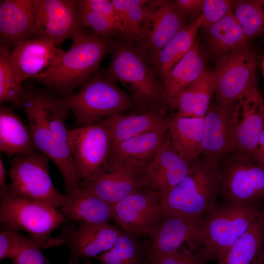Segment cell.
<instances>
[{"mask_svg":"<svg viewBox=\"0 0 264 264\" xmlns=\"http://www.w3.org/2000/svg\"><path fill=\"white\" fill-rule=\"evenodd\" d=\"M202 0H176L173 1L176 7L186 17L201 12Z\"/></svg>","mask_w":264,"mask_h":264,"instance_id":"ee69618b","label":"cell"},{"mask_svg":"<svg viewBox=\"0 0 264 264\" xmlns=\"http://www.w3.org/2000/svg\"><path fill=\"white\" fill-rule=\"evenodd\" d=\"M12 260L13 264H51L41 248L35 246L24 248Z\"/></svg>","mask_w":264,"mask_h":264,"instance_id":"7bdbcfd3","label":"cell"},{"mask_svg":"<svg viewBox=\"0 0 264 264\" xmlns=\"http://www.w3.org/2000/svg\"><path fill=\"white\" fill-rule=\"evenodd\" d=\"M211 260L202 248L197 250L185 248L170 254L148 256L147 264H206Z\"/></svg>","mask_w":264,"mask_h":264,"instance_id":"f35d334b","label":"cell"},{"mask_svg":"<svg viewBox=\"0 0 264 264\" xmlns=\"http://www.w3.org/2000/svg\"><path fill=\"white\" fill-rule=\"evenodd\" d=\"M38 0L0 1V45L9 47L32 39Z\"/></svg>","mask_w":264,"mask_h":264,"instance_id":"44dd1931","label":"cell"},{"mask_svg":"<svg viewBox=\"0 0 264 264\" xmlns=\"http://www.w3.org/2000/svg\"><path fill=\"white\" fill-rule=\"evenodd\" d=\"M79 186L112 205L145 186L142 174L109 160Z\"/></svg>","mask_w":264,"mask_h":264,"instance_id":"e0dca14e","label":"cell"},{"mask_svg":"<svg viewBox=\"0 0 264 264\" xmlns=\"http://www.w3.org/2000/svg\"><path fill=\"white\" fill-rule=\"evenodd\" d=\"M65 52L48 40L34 38L14 45L10 50V59L18 79L22 83L46 72Z\"/></svg>","mask_w":264,"mask_h":264,"instance_id":"ac0fdd59","label":"cell"},{"mask_svg":"<svg viewBox=\"0 0 264 264\" xmlns=\"http://www.w3.org/2000/svg\"><path fill=\"white\" fill-rule=\"evenodd\" d=\"M263 98V101H264V114H263V120H264V97Z\"/></svg>","mask_w":264,"mask_h":264,"instance_id":"681fc988","label":"cell"},{"mask_svg":"<svg viewBox=\"0 0 264 264\" xmlns=\"http://www.w3.org/2000/svg\"><path fill=\"white\" fill-rule=\"evenodd\" d=\"M147 258L146 242L121 230L113 246L95 258L99 264H147Z\"/></svg>","mask_w":264,"mask_h":264,"instance_id":"e575fe53","label":"cell"},{"mask_svg":"<svg viewBox=\"0 0 264 264\" xmlns=\"http://www.w3.org/2000/svg\"><path fill=\"white\" fill-rule=\"evenodd\" d=\"M169 119L159 111L138 109L127 114L114 115L97 122L107 129L114 144L167 124Z\"/></svg>","mask_w":264,"mask_h":264,"instance_id":"cb8c5ba5","label":"cell"},{"mask_svg":"<svg viewBox=\"0 0 264 264\" xmlns=\"http://www.w3.org/2000/svg\"><path fill=\"white\" fill-rule=\"evenodd\" d=\"M215 89L214 72L205 68L196 81L169 103V106L176 110L172 116L204 117Z\"/></svg>","mask_w":264,"mask_h":264,"instance_id":"d4e9b609","label":"cell"},{"mask_svg":"<svg viewBox=\"0 0 264 264\" xmlns=\"http://www.w3.org/2000/svg\"><path fill=\"white\" fill-rule=\"evenodd\" d=\"M80 9L84 26L89 28L94 35L109 39L111 37L120 33V27L114 20L80 7Z\"/></svg>","mask_w":264,"mask_h":264,"instance_id":"ab89813d","label":"cell"},{"mask_svg":"<svg viewBox=\"0 0 264 264\" xmlns=\"http://www.w3.org/2000/svg\"><path fill=\"white\" fill-rule=\"evenodd\" d=\"M262 213L255 203L227 202L221 206L215 205L201 217L202 248L211 259L220 262Z\"/></svg>","mask_w":264,"mask_h":264,"instance_id":"5b68a950","label":"cell"},{"mask_svg":"<svg viewBox=\"0 0 264 264\" xmlns=\"http://www.w3.org/2000/svg\"><path fill=\"white\" fill-rule=\"evenodd\" d=\"M206 30L209 46L219 59L247 44L243 30L232 11Z\"/></svg>","mask_w":264,"mask_h":264,"instance_id":"d6a6232c","label":"cell"},{"mask_svg":"<svg viewBox=\"0 0 264 264\" xmlns=\"http://www.w3.org/2000/svg\"><path fill=\"white\" fill-rule=\"evenodd\" d=\"M27 89L47 127L57 138L66 143L68 131L66 121L68 109L59 99L44 90L33 88Z\"/></svg>","mask_w":264,"mask_h":264,"instance_id":"836d02e7","label":"cell"},{"mask_svg":"<svg viewBox=\"0 0 264 264\" xmlns=\"http://www.w3.org/2000/svg\"><path fill=\"white\" fill-rule=\"evenodd\" d=\"M79 3L80 7L83 9L92 11L114 20L119 25L121 31V24L119 15L111 0H79Z\"/></svg>","mask_w":264,"mask_h":264,"instance_id":"b9f144b4","label":"cell"},{"mask_svg":"<svg viewBox=\"0 0 264 264\" xmlns=\"http://www.w3.org/2000/svg\"><path fill=\"white\" fill-rule=\"evenodd\" d=\"M191 162L173 149L168 134L157 154L143 173L145 186L161 194L163 198L186 176Z\"/></svg>","mask_w":264,"mask_h":264,"instance_id":"ffe728a7","label":"cell"},{"mask_svg":"<svg viewBox=\"0 0 264 264\" xmlns=\"http://www.w3.org/2000/svg\"><path fill=\"white\" fill-rule=\"evenodd\" d=\"M202 25L200 14L194 21L182 26L152 59L163 80L194 46L198 30Z\"/></svg>","mask_w":264,"mask_h":264,"instance_id":"f1b7e54d","label":"cell"},{"mask_svg":"<svg viewBox=\"0 0 264 264\" xmlns=\"http://www.w3.org/2000/svg\"><path fill=\"white\" fill-rule=\"evenodd\" d=\"M58 62L34 79L56 90L68 92L82 86L98 69L111 47L109 39L93 34L80 35Z\"/></svg>","mask_w":264,"mask_h":264,"instance_id":"3957f363","label":"cell"},{"mask_svg":"<svg viewBox=\"0 0 264 264\" xmlns=\"http://www.w3.org/2000/svg\"><path fill=\"white\" fill-rule=\"evenodd\" d=\"M264 218V230H263V238H264V217L263 216Z\"/></svg>","mask_w":264,"mask_h":264,"instance_id":"c3c4849f","label":"cell"},{"mask_svg":"<svg viewBox=\"0 0 264 264\" xmlns=\"http://www.w3.org/2000/svg\"><path fill=\"white\" fill-rule=\"evenodd\" d=\"M262 216L264 217V209L262 210Z\"/></svg>","mask_w":264,"mask_h":264,"instance_id":"f907efd6","label":"cell"},{"mask_svg":"<svg viewBox=\"0 0 264 264\" xmlns=\"http://www.w3.org/2000/svg\"><path fill=\"white\" fill-rule=\"evenodd\" d=\"M261 65H262L263 73V75H264V56L263 57Z\"/></svg>","mask_w":264,"mask_h":264,"instance_id":"7dc6e473","label":"cell"},{"mask_svg":"<svg viewBox=\"0 0 264 264\" xmlns=\"http://www.w3.org/2000/svg\"><path fill=\"white\" fill-rule=\"evenodd\" d=\"M232 11L247 41L264 35V0H235Z\"/></svg>","mask_w":264,"mask_h":264,"instance_id":"d590c367","label":"cell"},{"mask_svg":"<svg viewBox=\"0 0 264 264\" xmlns=\"http://www.w3.org/2000/svg\"><path fill=\"white\" fill-rule=\"evenodd\" d=\"M19 107L26 115L28 127L35 149L54 162L63 177L66 195H68L79 186L82 179L67 143L57 138L47 127L27 88Z\"/></svg>","mask_w":264,"mask_h":264,"instance_id":"30bf717a","label":"cell"},{"mask_svg":"<svg viewBox=\"0 0 264 264\" xmlns=\"http://www.w3.org/2000/svg\"><path fill=\"white\" fill-rule=\"evenodd\" d=\"M29 246L40 248H50L45 242L30 236H25L20 230L1 225L0 231V260L13 259L24 248Z\"/></svg>","mask_w":264,"mask_h":264,"instance_id":"74e56055","label":"cell"},{"mask_svg":"<svg viewBox=\"0 0 264 264\" xmlns=\"http://www.w3.org/2000/svg\"><path fill=\"white\" fill-rule=\"evenodd\" d=\"M185 18L173 1L154 0L149 29L141 43L151 59L185 25Z\"/></svg>","mask_w":264,"mask_h":264,"instance_id":"603a6c76","label":"cell"},{"mask_svg":"<svg viewBox=\"0 0 264 264\" xmlns=\"http://www.w3.org/2000/svg\"><path fill=\"white\" fill-rule=\"evenodd\" d=\"M258 61L257 52L248 44L219 58L213 71L217 101L232 103L258 88Z\"/></svg>","mask_w":264,"mask_h":264,"instance_id":"ba28073f","label":"cell"},{"mask_svg":"<svg viewBox=\"0 0 264 264\" xmlns=\"http://www.w3.org/2000/svg\"><path fill=\"white\" fill-rule=\"evenodd\" d=\"M239 113L238 101L211 103L204 116L202 158L219 167L222 160L235 151Z\"/></svg>","mask_w":264,"mask_h":264,"instance_id":"7c38bea8","label":"cell"},{"mask_svg":"<svg viewBox=\"0 0 264 264\" xmlns=\"http://www.w3.org/2000/svg\"><path fill=\"white\" fill-rule=\"evenodd\" d=\"M85 28L79 0H38L34 38L46 39L57 45L86 33Z\"/></svg>","mask_w":264,"mask_h":264,"instance_id":"4fadbf2b","label":"cell"},{"mask_svg":"<svg viewBox=\"0 0 264 264\" xmlns=\"http://www.w3.org/2000/svg\"><path fill=\"white\" fill-rule=\"evenodd\" d=\"M235 0H203L201 15L206 29L219 21L233 9Z\"/></svg>","mask_w":264,"mask_h":264,"instance_id":"60d3db41","label":"cell"},{"mask_svg":"<svg viewBox=\"0 0 264 264\" xmlns=\"http://www.w3.org/2000/svg\"><path fill=\"white\" fill-rule=\"evenodd\" d=\"M125 40L112 47L105 74L118 81L143 109L162 113L168 106L163 84L155 77L145 52Z\"/></svg>","mask_w":264,"mask_h":264,"instance_id":"6da1fadb","label":"cell"},{"mask_svg":"<svg viewBox=\"0 0 264 264\" xmlns=\"http://www.w3.org/2000/svg\"><path fill=\"white\" fill-rule=\"evenodd\" d=\"M240 113L236 134V151L252 161L264 127V101L259 89L238 100Z\"/></svg>","mask_w":264,"mask_h":264,"instance_id":"7402d4cb","label":"cell"},{"mask_svg":"<svg viewBox=\"0 0 264 264\" xmlns=\"http://www.w3.org/2000/svg\"><path fill=\"white\" fill-rule=\"evenodd\" d=\"M263 230L261 215L236 240L218 264H264Z\"/></svg>","mask_w":264,"mask_h":264,"instance_id":"1f68e13d","label":"cell"},{"mask_svg":"<svg viewBox=\"0 0 264 264\" xmlns=\"http://www.w3.org/2000/svg\"><path fill=\"white\" fill-rule=\"evenodd\" d=\"M205 58L196 44L163 80L169 103L196 81L205 69Z\"/></svg>","mask_w":264,"mask_h":264,"instance_id":"4dcf8cb0","label":"cell"},{"mask_svg":"<svg viewBox=\"0 0 264 264\" xmlns=\"http://www.w3.org/2000/svg\"><path fill=\"white\" fill-rule=\"evenodd\" d=\"M10 49L0 47V102L13 103L20 106L24 99L26 88L18 78L10 59Z\"/></svg>","mask_w":264,"mask_h":264,"instance_id":"8d00e7d4","label":"cell"},{"mask_svg":"<svg viewBox=\"0 0 264 264\" xmlns=\"http://www.w3.org/2000/svg\"><path fill=\"white\" fill-rule=\"evenodd\" d=\"M253 161L264 168V125L261 133Z\"/></svg>","mask_w":264,"mask_h":264,"instance_id":"f6af8a7d","label":"cell"},{"mask_svg":"<svg viewBox=\"0 0 264 264\" xmlns=\"http://www.w3.org/2000/svg\"><path fill=\"white\" fill-rule=\"evenodd\" d=\"M166 213L161 194L143 186L112 205V220L121 230L140 238L149 236Z\"/></svg>","mask_w":264,"mask_h":264,"instance_id":"9c48e42d","label":"cell"},{"mask_svg":"<svg viewBox=\"0 0 264 264\" xmlns=\"http://www.w3.org/2000/svg\"><path fill=\"white\" fill-rule=\"evenodd\" d=\"M74 264H79V261L76 262Z\"/></svg>","mask_w":264,"mask_h":264,"instance_id":"816d5d0a","label":"cell"},{"mask_svg":"<svg viewBox=\"0 0 264 264\" xmlns=\"http://www.w3.org/2000/svg\"><path fill=\"white\" fill-rule=\"evenodd\" d=\"M221 194L219 168L198 157L186 176L163 198L166 213L199 218L215 205Z\"/></svg>","mask_w":264,"mask_h":264,"instance_id":"277c9868","label":"cell"},{"mask_svg":"<svg viewBox=\"0 0 264 264\" xmlns=\"http://www.w3.org/2000/svg\"><path fill=\"white\" fill-rule=\"evenodd\" d=\"M6 171L4 165L1 158L0 156V188L5 187L7 184L5 182L6 180Z\"/></svg>","mask_w":264,"mask_h":264,"instance_id":"bcb514c9","label":"cell"},{"mask_svg":"<svg viewBox=\"0 0 264 264\" xmlns=\"http://www.w3.org/2000/svg\"><path fill=\"white\" fill-rule=\"evenodd\" d=\"M204 117L169 119L168 137L174 150L191 162L202 152Z\"/></svg>","mask_w":264,"mask_h":264,"instance_id":"4316f807","label":"cell"},{"mask_svg":"<svg viewBox=\"0 0 264 264\" xmlns=\"http://www.w3.org/2000/svg\"><path fill=\"white\" fill-rule=\"evenodd\" d=\"M81 86L75 94L59 99L72 111L75 123L79 127L91 125L126 111L145 109L120 89L115 81L98 69Z\"/></svg>","mask_w":264,"mask_h":264,"instance_id":"7a4b0ae2","label":"cell"},{"mask_svg":"<svg viewBox=\"0 0 264 264\" xmlns=\"http://www.w3.org/2000/svg\"><path fill=\"white\" fill-rule=\"evenodd\" d=\"M66 143L82 181L107 164L112 145L108 130L99 122L68 131Z\"/></svg>","mask_w":264,"mask_h":264,"instance_id":"5bb4252c","label":"cell"},{"mask_svg":"<svg viewBox=\"0 0 264 264\" xmlns=\"http://www.w3.org/2000/svg\"><path fill=\"white\" fill-rule=\"evenodd\" d=\"M121 24V34L125 40L141 44L150 27L154 0H112Z\"/></svg>","mask_w":264,"mask_h":264,"instance_id":"83f0119b","label":"cell"},{"mask_svg":"<svg viewBox=\"0 0 264 264\" xmlns=\"http://www.w3.org/2000/svg\"><path fill=\"white\" fill-rule=\"evenodd\" d=\"M0 150L9 156L37 151L28 127L11 109L3 106L0 107Z\"/></svg>","mask_w":264,"mask_h":264,"instance_id":"f546056e","label":"cell"},{"mask_svg":"<svg viewBox=\"0 0 264 264\" xmlns=\"http://www.w3.org/2000/svg\"><path fill=\"white\" fill-rule=\"evenodd\" d=\"M66 220L58 209L17 195L8 189V185L0 188L1 225L23 230L53 247L62 245V241L50 234Z\"/></svg>","mask_w":264,"mask_h":264,"instance_id":"8992f818","label":"cell"},{"mask_svg":"<svg viewBox=\"0 0 264 264\" xmlns=\"http://www.w3.org/2000/svg\"><path fill=\"white\" fill-rule=\"evenodd\" d=\"M169 122L160 127L112 144L109 161L143 176L167 137Z\"/></svg>","mask_w":264,"mask_h":264,"instance_id":"d6986e66","label":"cell"},{"mask_svg":"<svg viewBox=\"0 0 264 264\" xmlns=\"http://www.w3.org/2000/svg\"><path fill=\"white\" fill-rule=\"evenodd\" d=\"M61 211L67 219L88 224L108 223L112 219V205L79 186L66 195Z\"/></svg>","mask_w":264,"mask_h":264,"instance_id":"484cf974","label":"cell"},{"mask_svg":"<svg viewBox=\"0 0 264 264\" xmlns=\"http://www.w3.org/2000/svg\"><path fill=\"white\" fill-rule=\"evenodd\" d=\"M65 222L58 237L62 245H66L69 249L70 264H74L81 259L95 258L102 252L109 250L121 233L116 225L109 222H80L77 227L72 223Z\"/></svg>","mask_w":264,"mask_h":264,"instance_id":"2e32d148","label":"cell"},{"mask_svg":"<svg viewBox=\"0 0 264 264\" xmlns=\"http://www.w3.org/2000/svg\"><path fill=\"white\" fill-rule=\"evenodd\" d=\"M201 220L166 213L148 236V256L170 254L185 248H201Z\"/></svg>","mask_w":264,"mask_h":264,"instance_id":"9a60e30c","label":"cell"},{"mask_svg":"<svg viewBox=\"0 0 264 264\" xmlns=\"http://www.w3.org/2000/svg\"><path fill=\"white\" fill-rule=\"evenodd\" d=\"M49 158L36 151L27 154L15 155L11 160L8 189L28 199L51 206L61 208L66 196L54 186L49 174Z\"/></svg>","mask_w":264,"mask_h":264,"instance_id":"52a82bcc","label":"cell"},{"mask_svg":"<svg viewBox=\"0 0 264 264\" xmlns=\"http://www.w3.org/2000/svg\"><path fill=\"white\" fill-rule=\"evenodd\" d=\"M220 175L221 194L227 202L255 203L264 199V168L234 151L225 158Z\"/></svg>","mask_w":264,"mask_h":264,"instance_id":"8fae6325","label":"cell"}]
</instances>
